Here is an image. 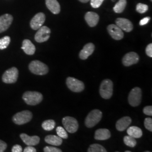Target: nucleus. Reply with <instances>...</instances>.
Wrapping results in <instances>:
<instances>
[{"label": "nucleus", "instance_id": "7", "mask_svg": "<svg viewBox=\"0 0 152 152\" xmlns=\"http://www.w3.org/2000/svg\"><path fill=\"white\" fill-rule=\"evenodd\" d=\"M66 84L68 88L73 92H81L85 88L83 82L73 77H68L66 80Z\"/></svg>", "mask_w": 152, "mask_h": 152}, {"label": "nucleus", "instance_id": "41", "mask_svg": "<svg viewBox=\"0 0 152 152\" xmlns=\"http://www.w3.org/2000/svg\"><path fill=\"white\" fill-rule=\"evenodd\" d=\"M80 2H81L82 3H87L90 0H79Z\"/></svg>", "mask_w": 152, "mask_h": 152}, {"label": "nucleus", "instance_id": "30", "mask_svg": "<svg viewBox=\"0 0 152 152\" xmlns=\"http://www.w3.org/2000/svg\"><path fill=\"white\" fill-rule=\"evenodd\" d=\"M56 133H57L58 135L62 139H66L68 137V134H67L66 130L63 127H61V126H58L56 128Z\"/></svg>", "mask_w": 152, "mask_h": 152}, {"label": "nucleus", "instance_id": "2", "mask_svg": "<svg viewBox=\"0 0 152 152\" xmlns=\"http://www.w3.org/2000/svg\"><path fill=\"white\" fill-rule=\"evenodd\" d=\"M23 99L28 105H36L42 102L43 96L41 93L37 91H27L24 93Z\"/></svg>", "mask_w": 152, "mask_h": 152}, {"label": "nucleus", "instance_id": "20", "mask_svg": "<svg viewBox=\"0 0 152 152\" xmlns=\"http://www.w3.org/2000/svg\"><path fill=\"white\" fill-rule=\"evenodd\" d=\"M22 49L23 50L24 53L26 54L29 55H32L34 54L36 51V47L32 44V42L29 39H24L23 41Z\"/></svg>", "mask_w": 152, "mask_h": 152}, {"label": "nucleus", "instance_id": "34", "mask_svg": "<svg viewBox=\"0 0 152 152\" xmlns=\"http://www.w3.org/2000/svg\"><path fill=\"white\" fill-rule=\"evenodd\" d=\"M44 151L45 152H61L62 151L57 148L53 147H45L44 149Z\"/></svg>", "mask_w": 152, "mask_h": 152}, {"label": "nucleus", "instance_id": "11", "mask_svg": "<svg viewBox=\"0 0 152 152\" xmlns=\"http://www.w3.org/2000/svg\"><path fill=\"white\" fill-rule=\"evenodd\" d=\"M46 17L43 12H39L36 14L30 22L31 27L33 30H38L41 27L45 22Z\"/></svg>", "mask_w": 152, "mask_h": 152}, {"label": "nucleus", "instance_id": "44", "mask_svg": "<svg viewBox=\"0 0 152 152\" xmlns=\"http://www.w3.org/2000/svg\"><path fill=\"white\" fill-rule=\"evenodd\" d=\"M151 1H152V0H151Z\"/></svg>", "mask_w": 152, "mask_h": 152}, {"label": "nucleus", "instance_id": "23", "mask_svg": "<svg viewBox=\"0 0 152 152\" xmlns=\"http://www.w3.org/2000/svg\"><path fill=\"white\" fill-rule=\"evenodd\" d=\"M45 141L48 144L55 146H59L63 142L62 138L56 135H48L45 137Z\"/></svg>", "mask_w": 152, "mask_h": 152}, {"label": "nucleus", "instance_id": "15", "mask_svg": "<svg viewBox=\"0 0 152 152\" xmlns=\"http://www.w3.org/2000/svg\"><path fill=\"white\" fill-rule=\"evenodd\" d=\"M13 20V17L8 14H6L0 16V33L6 31L9 27Z\"/></svg>", "mask_w": 152, "mask_h": 152}, {"label": "nucleus", "instance_id": "8", "mask_svg": "<svg viewBox=\"0 0 152 152\" xmlns=\"http://www.w3.org/2000/svg\"><path fill=\"white\" fill-rule=\"evenodd\" d=\"M65 130L69 133H75L78 129V123L76 118L71 117H65L62 120Z\"/></svg>", "mask_w": 152, "mask_h": 152}, {"label": "nucleus", "instance_id": "43", "mask_svg": "<svg viewBox=\"0 0 152 152\" xmlns=\"http://www.w3.org/2000/svg\"><path fill=\"white\" fill-rule=\"evenodd\" d=\"M113 2H114V1H115V0H112Z\"/></svg>", "mask_w": 152, "mask_h": 152}, {"label": "nucleus", "instance_id": "26", "mask_svg": "<svg viewBox=\"0 0 152 152\" xmlns=\"http://www.w3.org/2000/svg\"><path fill=\"white\" fill-rule=\"evenodd\" d=\"M55 122L53 120H48L45 121L42 124V127L44 130L48 131L53 130L55 127Z\"/></svg>", "mask_w": 152, "mask_h": 152}, {"label": "nucleus", "instance_id": "12", "mask_svg": "<svg viewBox=\"0 0 152 152\" xmlns=\"http://www.w3.org/2000/svg\"><path fill=\"white\" fill-rule=\"evenodd\" d=\"M108 32L110 36L115 40H121L124 38L123 31L116 24H110L107 27Z\"/></svg>", "mask_w": 152, "mask_h": 152}, {"label": "nucleus", "instance_id": "9", "mask_svg": "<svg viewBox=\"0 0 152 152\" xmlns=\"http://www.w3.org/2000/svg\"><path fill=\"white\" fill-rule=\"evenodd\" d=\"M19 76V71L15 67L7 69L2 76V81L6 83H15Z\"/></svg>", "mask_w": 152, "mask_h": 152}, {"label": "nucleus", "instance_id": "19", "mask_svg": "<svg viewBox=\"0 0 152 152\" xmlns=\"http://www.w3.org/2000/svg\"><path fill=\"white\" fill-rule=\"evenodd\" d=\"M20 136L23 141L28 146L36 145L40 141V138L38 136H30L26 134H21Z\"/></svg>", "mask_w": 152, "mask_h": 152}, {"label": "nucleus", "instance_id": "21", "mask_svg": "<svg viewBox=\"0 0 152 152\" xmlns=\"http://www.w3.org/2000/svg\"><path fill=\"white\" fill-rule=\"evenodd\" d=\"M111 136L110 132L106 129H100L95 131L94 138L98 140H108Z\"/></svg>", "mask_w": 152, "mask_h": 152}, {"label": "nucleus", "instance_id": "5", "mask_svg": "<svg viewBox=\"0 0 152 152\" xmlns=\"http://www.w3.org/2000/svg\"><path fill=\"white\" fill-rule=\"evenodd\" d=\"M32 117V112L29 110H23L15 114L12 118V121L16 125H22L31 121Z\"/></svg>", "mask_w": 152, "mask_h": 152}, {"label": "nucleus", "instance_id": "27", "mask_svg": "<svg viewBox=\"0 0 152 152\" xmlns=\"http://www.w3.org/2000/svg\"><path fill=\"white\" fill-rule=\"evenodd\" d=\"M88 152H107V150L102 145L98 144L91 145L88 149Z\"/></svg>", "mask_w": 152, "mask_h": 152}, {"label": "nucleus", "instance_id": "14", "mask_svg": "<svg viewBox=\"0 0 152 152\" xmlns=\"http://www.w3.org/2000/svg\"><path fill=\"white\" fill-rule=\"evenodd\" d=\"M116 25L126 32H130L133 29V24L129 19L119 18L115 20Z\"/></svg>", "mask_w": 152, "mask_h": 152}, {"label": "nucleus", "instance_id": "6", "mask_svg": "<svg viewBox=\"0 0 152 152\" xmlns=\"http://www.w3.org/2000/svg\"><path fill=\"white\" fill-rule=\"evenodd\" d=\"M142 92L140 88L134 87L131 90L129 95V103L132 107H137L141 103Z\"/></svg>", "mask_w": 152, "mask_h": 152}, {"label": "nucleus", "instance_id": "29", "mask_svg": "<svg viewBox=\"0 0 152 152\" xmlns=\"http://www.w3.org/2000/svg\"><path fill=\"white\" fill-rule=\"evenodd\" d=\"M10 43V37L9 36H5L0 39V50H4L7 48Z\"/></svg>", "mask_w": 152, "mask_h": 152}, {"label": "nucleus", "instance_id": "1", "mask_svg": "<svg viewBox=\"0 0 152 152\" xmlns=\"http://www.w3.org/2000/svg\"><path fill=\"white\" fill-rule=\"evenodd\" d=\"M99 93L102 98L109 99L112 97L113 93V83L109 79H105L100 84Z\"/></svg>", "mask_w": 152, "mask_h": 152}, {"label": "nucleus", "instance_id": "42", "mask_svg": "<svg viewBox=\"0 0 152 152\" xmlns=\"http://www.w3.org/2000/svg\"><path fill=\"white\" fill-rule=\"evenodd\" d=\"M131 151H126V152H130Z\"/></svg>", "mask_w": 152, "mask_h": 152}, {"label": "nucleus", "instance_id": "24", "mask_svg": "<svg viewBox=\"0 0 152 152\" xmlns=\"http://www.w3.org/2000/svg\"><path fill=\"white\" fill-rule=\"evenodd\" d=\"M128 135L132 136L135 139L140 138L142 135V132L141 129L137 126H131L127 130Z\"/></svg>", "mask_w": 152, "mask_h": 152}, {"label": "nucleus", "instance_id": "36", "mask_svg": "<svg viewBox=\"0 0 152 152\" xmlns=\"http://www.w3.org/2000/svg\"><path fill=\"white\" fill-rule=\"evenodd\" d=\"M145 52L147 55L151 58L152 57V44H149L146 48Z\"/></svg>", "mask_w": 152, "mask_h": 152}, {"label": "nucleus", "instance_id": "13", "mask_svg": "<svg viewBox=\"0 0 152 152\" xmlns=\"http://www.w3.org/2000/svg\"><path fill=\"white\" fill-rule=\"evenodd\" d=\"M139 60V56L135 52H130L125 55L122 58V63L126 66L137 63Z\"/></svg>", "mask_w": 152, "mask_h": 152}, {"label": "nucleus", "instance_id": "22", "mask_svg": "<svg viewBox=\"0 0 152 152\" xmlns=\"http://www.w3.org/2000/svg\"><path fill=\"white\" fill-rule=\"evenodd\" d=\"M46 5L53 14H58L60 12V4L57 0H46Z\"/></svg>", "mask_w": 152, "mask_h": 152}, {"label": "nucleus", "instance_id": "33", "mask_svg": "<svg viewBox=\"0 0 152 152\" xmlns=\"http://www.w3.org/2000/svg\"><path fill=\"white\" fill-rule=\"evenodd\" d=\"M104 0H91V5L93 8H99Z\"/></svg>", "mask_w": 152, "mask_h": 152}, {"label": "nucleus", "instance_id": "32", "mask_svg": "<svg viewBox=\"0 0 152 152\" xmlns=\"http://www.w3.org/2000/svg\"><path fill=\"white\" fill-rule=\"evenodd\" d=\"M144 126L148 130L152 131V119L151 118H146L144 120Z\"/></svg>", "mask_w": 152, "mask_h": 152}, {"label": "nucleus", "instance_id": "4", "mask_svg": "<svg viewBox=\"0 0 152 152\" xmlns=\"http://www.w3.org/2000/svg\"><path fill=\"white\" fill-rule=\"evenodd\" d=\"M30 71L37 75H45L49 72V68L46 64L39 60H34L29 65Z\"/></svg>", "mask_w": 152, "mask_h": 152}, {"label": "nucleus", "instance_id": "40", "mask_svg": "<svg viewBox=\"0 0 152 152\" xmlns=\"http://www.w3.org/2000/svg\"><path fill=\"white\" fill-rule=\"evenodd\" d=\"M23 152H37V151H36V149L34 147H33L32 146H28V147H26V148L24 149Z\"/></svg>", "mask_w": 152, "mask_h": 152}, {"label": "nucleus", "instance_id": "39", "mask_svg": "<svg viewBox=\"0 0 152 152\" xmlns=\"http://www.w3.org/2000/svg\"><path fill=\"white\" fill-rule=\"evenodd\" d=\"M7 148V144L4 141L0 140V152H4Z\"/></svg>", "mask_w": 152, "mask_h": 152}, {"label": "nucleus", "instance_id": "38", "mask_svg": "<svg viewBox=\"0 0 152 152\" xmlns=\"http://www.w3.org/2000/svg\"><path fill=\"white\" fill-rule=\"evenodd\" d=\"M23 151L22 148L19 145H15L12 148L11 152H21Z\"/></svg>", "mask_w": 152, "mask_h": 152}, {"label": "nucleus", "instance_id": "10", "mask_svg": "<svg viewBox=\"0 0 152 152\" xmlns=\"http://www.w3.org/2000/svg\"><path fill=\"white\" fill-rule=\"evenodd\" d=\"M51 30L46 26H42L39 28L35 34V41L39 43L47 41L50 37Z\"/></svg>", "mask_w": 152, "mask_h": 152}, {"label": "nucleus", "instance_id": "17", "mask_svg": "<svg viewBox=\"0 0 152 152\" xmlns=\"http://www.w3.org/2000/svg\"><path fill=\"white\" fill-rule=\"evenodd\" d=\"M85 19L88 25L91 27H94L99 21V16L95 12L89 11L85 14Z\"/></svg>", "mask_w": 152, "mask_h": 152}, {"label": "nucleus", "instance_id": "3", "mask_svg": "<svg viewBox=\"0 0 152 152\" xmlns=\"http://www.w3.org/2000/svg\"><path fill=\"white\" fill-rule=\"evenodd\" d=\"M102 118V112L99 109H94L87 115L85 124L88 128H91L97 125Z\"/></svg>", "mask_w": 152, "mask_h": 152}, {"label": "nucleus", "instance_id": "28", "mask_svg": "<svg viewBox=\"0 0 152 152\" xmlns=\"http://www.w3.org/2000/svg\"><path fill=\"white\" fill-rule=\"evenodd\" d=\"M124 141L127 146L132 147V148L135 147L137 144L135 138L129 135L124 137Z\"/></svg>", "mask_w": 152, "mask_h": 152}, {"label": "nucleus", "instance_id": "16", "mask_svg": "<svg viewBox=\"0 0 152 152\" xmlns=\"http://www.w3.org/2000/svg\"><path fill=\"white\" fill-rule=\"evenodd\" d=\"M95 50V45L92 43H88L85 45L79 54L80 58L82 60H86L91 55Z\"/></svg>", "mask_w": 152, "mask_h": 152}, {"label": "nucleus", "instance_id": "25", "mask_svg": "<svg viewBox=\"0 0 152 152\" xmlns=\"http://www.w3.org/2000/svg\"><path fill=\"white\" fill-rule=\"evenodd\" d=\"M126 5V0H119V1L114 6L113 10L115 13H121L124 11Z\"/></svg>", "mask_w": 152, "mask_h": 152}, {"label": "nucleus", "instance_id": "37", "mask_svg": "<svg viewBox=\"0 0 152 152\" xmlns=\"http://www.w3.org/2000/svg\"><path fill=\"white\" fill-rule=\"evenodd\" d=\"M150 20H151V18L150 17L144 18L143 19H142L140 21L139 24H140V26H145V25H146L149 23V22L150 21Z\"/></svg>", "mask_w": 152, "mask_h": 152}, {"label": "nucleus", "instance_id": "31", "mask_svg": "<svg viewBox=\"0 0 152 152\" xmlns=\"http://www.w3.org/2000/svg\"><path fill=\"white\" fill-rule=\"evenodd\" d=\"M136 11L140 14H144L148 10V6L144 4L139 3L136 7Z\"/></svg>", "mask_w": 152, "mask_h": 152}, {"label": "nucleus", "instance_id": "35", "mask_svg": "<svg viewBox=\"0 0 152 152\" xmlns=\"http://www.w3.org/2000/svg\"><path fill=\"white\" fill-rule=\"evenodd\" d=\"M144 113L149 116L152 115V106H147L143 109Z\"/></svg>", "mask_w": 152, "mask_h": 152}, {"label": "nucleus", "instance_id": "18", "mask_svg": "<svg viewBox=\"0 0 152 152\" xmlns=\"http://www.w3.org/2000/svg\"><path fill=\"white\" fill-rule=\"evenodd\" d=\"M132 122V120L130 117H124L116 122L115 127L117 130L119 131H125Z\"/></svg>", "mask_w": 152, "mask_h": 152}]
</instances>
